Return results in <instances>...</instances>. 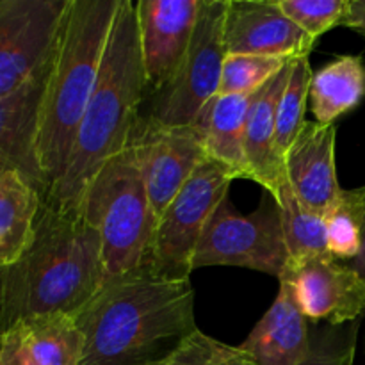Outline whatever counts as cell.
I'll list each match as a JSON object with an SVG mask.
<instances>
[{"mask_svg": "<svg viewBox=\"0 0 365 365\" xmlns=\"http://www.w3.org/2000/svg\"><path fill=\"white\" fill-rule=\"evenodd\" d=\"M106 278L98 230L81 207L64 209L45 196L27 252L0 267V334L36 316H77Z\"/></svg>", "mask_w": 365, "mask_h": 365, "instance_id": "obj_1", "label": "cell"}, {"mask_svg": "<svg viewBox=\"0 0 365 365\" xmlns=\"http://www.w3.org/2000/svg\"><path fill=\"white\" fill-rule=\"evenodd\" d=\"M75 319L84 335L81 365H152L198 328L191 280L150 267L106 278Z\"/></svg>", "mask_w": 365, "mask_h": 365, "instance_id": "obj_2", "label": "cell"}, {"mask_svg": "<svg viewBox=\"0 0 365 365\" xmlns=\"http://www.w3.org/2000/svg\"><path fill=\"white\" fill-rule=\"evenodd\" d=\"M135 2L120 0L107 38L95 89L84 110L63 178L46 198L77 209L103 164L130 141L145 93L148 91Z\"/></svg>", "mask_w": 365, "mask_h": 365, "instance_id": "obj_3", "label": "cell"}, {"mask_svg": "<svg viewBox=\"0 0 365 365\" xmlns=\"http://www.w3.org/2000/svg\"><path fill=\"white\" fill-rule=\"evenodd\" d=\"M120 0H70L38 120L39 168L48 192L68 168L78 125L95 89Z\"/></svg>", "mask_w": 365, "mask_h": 365, "instance_id": "obj_4", "label": "cell"}, {"mask_svg": "<svg viewBox=\"0 0 365 365\" xmlns=\"http://www.w3.org/2000/svg\"><path fill=\"white\" fill-rule=\"evenodd\" d=\"M78 207L102 237L107 278L148 267L157 217L130 141L103 164Z\"/></svg>", "mask_w": 365, "mask_h": 365, "instance_id": "obj_5", "label": "cell"}, {"mask_svg": "<svg viewBox=\"0 0 365 365\" xmlns=\"http://www.w3.org/2000/svg\"><path fill=\"white\" fill-rule=\"evenodd\" d=\"M289 255L280 207L266 192L259 209L239 214L228 196L207 221L192 257V271L209 266H235L282 278Z\"/></svg>", "mask_w": 365, "mask_h": 365, "instance_id": "obj_6", "label": "cell"}, {"mask_svg": "<svg viewBox=\"0 0 365 365\" xmlns=\"http://www.w3.org/2000/svg\"><path fill=\"white\" fill-rule=\"evenodd\" d=\"M228 0H202L195 34L173 81L155 93L150 116L170 127L192 125L202 107L220 93L227 59L225 18Z\"/></svg>", "mask_w": 365, "mask_h": 365, "instance_id": "obj_7", "label": "cell"}, {"mask_svg": "<svg viewBox=\"0 0 365 365\" xmlns=\"http://www.w3.org/2000/svg\"><path fill=\"white\" fill-rule=\"evenodd\" d=\"M232 177L212 159L200 164L157 221L148 267L164 278H189L192 257L221 200L228 196Z\"/></svg>", "mask_w": 365, "mask_h": 365, "instance_id": "obj_8", "label": "cell"}, {"mask_svg": "<svg viewBox=\"0 0 365 365\" xmlns=\"http://www.w3.org/2000/svg\"><path fill=\"white\" fill-rule=\"evenodd\" d=\"M70 0H0V100L50 63Z\"/></svg>", "mask_w": 365, "mask_h": 365, "instance_id": "obj_9", "label": "cell"}, {"mask_svg": "<svg viewBox=\"0 0 365 365\" xmlns=\"http://www.w3.org/2000/svg\"><path fill=\"white\" fill-rule=\"evenodd\" d=\"M146 191L157 221L200 164L205 163V145L192 125L170 127L141 118L130 135Z\"/></svg>", "mask_w": 365, "mask_h": 365, "instance_id": "obj_10", "label": "cell"}, {"mask_svg": "<svg viewBox=\"0 0 365 365\" xmlns=\"http://www.w3.org/2000/svg\"><path fill=\"white\" fill-rule=\"evenodd\" d=\"M280 280L291 284L307 319L341 327L365 314V280L348 262L331 255L289 260Z\"/></svg>", "mask_w": 365, "mask_h": 365, "instance_id": "obj_11", "label": "cell"}, {"mask_svg": "<svg viewBox=\"0 0 365 365\" xmlns=\"http://www.w3.org/2000/svg\"><path fill=\"white\" fill-rule=\"evenodd\" d=\"M202 0H139V43L146 81L152 91L166 88L185 59Z\"/></svg>", "mask_w": 365, "mask_h": 365, "instance_id": "obj_12", "label": "cell"}, {"mask_svg": "<svg viewBox=\"0 0 365 365\" xmlns=\"http://www.w3.org/2000/svg\"><path fill=\"white\" fill-rule=\"evenodd\" d=\"M316 39L292 24L274 0H228L225 18L227 56H309Z\"/></svg>", "mask_w": 365, "mask_h": 365, "instance_id": "obj_13", "label": "cell"}, {"mask_svg": "<svg viewBox=\"0 0 365 365\" xmlns=\"http://www.w3.org/2000/svg\"><path fill=\"white\" fill-rule=\"evenodd\" d=\"M335 125L307 121L284 157L285 180L309 210L327 216L342 191L335 168Z\"/></svg>", "mask_w": 365, "mask_h": 365, "instance_id": "obj_14", "label": "cell"}, {"mask_svg": "<svg viewBox=\"0 0 365 365\" xmlns=\"http://www.w3.org/2000/svg\"><path fill=\"white\" fill-rule=\"evenodd\" d=\"M50 66L52 59L24 88L0 100V177L7 171H20L45 196L48 195V185L39 168L36 139Z\"/></svg>", "mask_w": 365, "mask_h": 365, "instance_id": "obj_15", "label": "cell"}, {"mask_svg": "<svg viewBox=\"0 0 365 365\" xmlns=\"http://www.w3.org/2000/svg\"><path fill=\"white\" fill-rule=\"evenodd\" d=\"M296 302L291 284L280 280V291L241 348L257 365H299L310 351L309 323Z\"/></svg>", "mask_w": 365, "mask_h": 365, "instance_id": "obj_16", "label": "cell"}, {"mask_svg": "<svg viewBox=\"0 0 365 365\" xmlns=\"http://www.w3.org/2000/svg\"><path fill=\"white\" fill-rule=\"evenodd\" d=\"M289 70L291 61L266 86L253 93L245 127V148L252 180L262 185L273 200L285 180L284 159L277 152V113L278 102L287 84Z\"/></svg>", "mask_w": 365, "mask_h": 365, "instance_id": "obj_17", "label": "cell"}, {"mask_svg": "<svg viewBox=\"0 0 365 365\" xmlns=\"http://www.w3.org/2000/svg\"><path fill=\"white\" fill-rule=\"evenodd\" d=\"M250 100L252 95H216L202 107L192 121V127L202 135L207 157L223 166L232 180H252L245 148Z\"/></svg>", "mask_w": 365, "mask_h": 365, "instance_id": "obj_18", "label": "cell"}, {"mask_svg": "<svg viewBox=\"0 0 365 365\" xmlns=\"http://www.w3.org/2000/svg\"><path fill=\"white\" fill-rule=\"evenodd\" d=\"M43 198L20 171L0 177V267L16 262L31 246Z\"/></svg>", "mask_w": 365, "mask_h": 365, "instance_id": "obj_19", "label": "cell"}, {"mask_svg": "<svg viewBox=\"0 0 365 365\" xmlns=\"http://www.w3.org/2000/svg\"><path fill=\"white\" fill-rule=\"evenodd\" d=\"M365 98V63L360 56H341L312 73L309 100L319 125H334Z\"/></svg>", "mask_w": 365, "mask_h": 365, "instance_id": "obj_20", "label": "cell"}, {"mask_svg": "<svg viewBox=\"0 0 365 365\" xmlns=\"http://www.w3.org/2000/svg\"><path fill=\"white\" fill-rule=\"evenodd\" d=\"M25 344L39 365H81L84 335L75 316L46 314L21 321Z\"/></svg>", "mask_w": 365, "mask_h": 365, "instance_id": "obj_21", "label": "cell"}, {"mask_svg": "<svg viewBox=\"0 0 365 365\" xmlns=\"http://www.w3.org/2000/svg\"><path fill=\"white\" fill-rule=\"evenodd\" d=\"M280 207L282 227L291 260L314 255H330L327 242V221L323 216L307 209L294 196L287 180L274 198Z\"/></svg>", "mask_w": 365, "mask_h": 365, "instance_id": "obj_22", "label": "cell"}, {"mask_svg": "<svg viewBox=\"0 0 365 365\" xmlns=\"http://www.w3.org/2000/svg\"><path fill=\"white\" fill-rule=\"evenodd\" d=\"M310 81L312 68L309 56L292 59L287 84L280 96L277 113V152L282 159L307 123L305 107L310 93Z\"/></svg>", "mask_w": 365, "mask_h": 365, "instance_id": "obj_23", "label": "cell"}, {"mask_svg": "<svg viewBox=\"0 0 365 365\" xmlns=\"http://www.w3.org/2000/svg\"><path fill=\"white\" fill-rule=\"evenodd\" d=\"M324 221L328 253L342 262L355 260L362 250V207L356 189L342 191Z\"/></svg>", "mask_w": 365, "mask_h": 365, "instance_id": "obj_24", "label": "cell"}, {"mask_svg": "<svg viewBox=\"0 0 365 365\" xmlns=\"http://www.w3.org/2000/svg\"><path fill=\"white\" fill-rule=\"evenodd\" d=\"M152 365H257L253 356L241 346H230L192 330L164 359Z\"/></svg>", "mask_w": 365, "mask_h": 365, "instance_id": "obj_25", "label": "cell"}, {"mask_svg": "<svg viewBox=\"0 0 365 365\" xmlns=\"http://www.w3.org/2000/svg\"><path fill=\"white\" fill-rule=\"evenodd\" d=\"M285 57L227 56L217 95H253L289 64Z\"/></svg>", "mask_w": 365, "mask_h": 365, "instance_id": "obj_26", "label": "cell"}, {"mask_svg": "<svg viewBox=\"0 0 365 365\" xmlns=\"http://www.w3.org/2000/svg\"><path fill=\"white\" fill-rule=\"evenodd\" d=\"M278 9L317 41L319 36L341 24L348 0H274Z\"/></svg>", "mask_w": 365, "mask_h": 365, "instance_id": "obj_27", "label": "cell"}, {"mask_svg": "<svg viewBox=\"0 0 365 365\" xmlns=\"http://www.w3.org/2000/svg\"><path fill=\"white\" fill-rule=\"evenodd\" d=\"M359 321L349 327H330L310 337V351L299 365H353Z\"/></svg>", "mask_w": 365, "mask_h": 365, "instance_id": "obj_28", "label": "cell"}, {"mask_svg": "<svg viewBox=\"0 0 365 365\" xmlns=\"http://www.w3.org/2000/svg\"><path fill=\"white\" fill-rule=\"evenodd\" d=\"M0 365H39L25 344L20 324L0 334Z\"/></svg>", "mask_w": 365, "mask_h": 365, "instance_id": "obj_29", "label": "cell"}, {"mask_svg": "<svg viewBox=\"0 0 365 365\" xmlns=\"http://www.w3.org/2000/svg\"><path fill=\"white\" fill-rule=\"evenodd\" d=\"M339 25L365 36V0H348L344 16Z\"/></svg>", "mask_w": 365, "mask_h": 365, "instance_id": "obj_30", "label": "cell"}, {"mask_svg": "<svg viewBox=\"0 0 365 365\" xmlns=\"http://www.w3.org/2000/svg\"><path fill=\"white\" fill-rule=\"evenodd\" d=\"M356 192H359L360 207H362V250H360L359 257L348 264L365 280V185L364 187L356 189Z\"/></svg>", "mask_w": 365, "mask_h": 365, "instance_id": "obj_31", "label": "cell"}]
</instances>
